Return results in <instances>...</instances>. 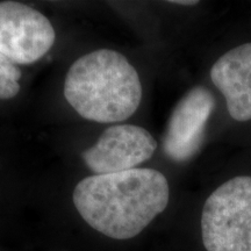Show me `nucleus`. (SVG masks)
Returning <instances> with one entry per match:
<instances>
[{
  "mask_svg": "<svg viewBox=\"0 0 251 251\" xmlns=\"http://www.w3.org/2000/svg\"><path fill=\"white\" fill-rule=\"evenodd\" d=\"M169 198L168 180L153 169L90 176L72 196L86 224L114 240L137 236L165 211Z\"/></svg>",
  "mask_w": 251,
  "mask_h": 251,
  "instance_id": "nucleus-1",
  "label": "nucleus"
},
{
  "mask_svg": "<svg viewBox=\"0 0 251 251\" xmlns=\"http://www.w3.org/2000/svg\"><path fill=\"white\" fill-rule=\"evenodd\" d=\"M64 97L86 120L112 124L137 111L142 85L136 69L124 55L100 49L71 65L65 77Z\"/></svg>",
  "mask_w": 251,
  "mask_h": 251,
  "instance_id": "nucleus-2",
  "label": "nucleus"
},
{
  "mask_svg": "<svg viewBox=\"0 0 251 251\" xmlns=\"http://www.w3.org/2000/svg\"><path fill=\"white\" fill-rule=\"evenodd\" d=\"M207 251H251V176H237L207 198L201 214Z\"/></svg>",
  "mask_w": 251,
  "mask_h": 251,
  "instance_id": "nucleus-3",
  "label": "nucleus"
},
{
  "mask_svg": "<svg viewBox=\"0 0 251 251\" xmlns=\"http://www.w3.org/2000/svg\"><path fill=\"white\" fill-rule=\"evenodd\" d=\"M54 42V27L42 13L21 2H0V52L14 64L39 61Z\"/></svg>",
  "mask_w": 251,
  "mask_h": 251,
  "instance_id": "nucleus-4",
  "label": "nucleus"
},
{
  "mask_svg": "<svg viewBox=\"0 0 251 251\" xmlns=\"http://www.w3.org/2000/svg\"><path fill=\"white\" fill-rule=\"evenodd\" d=\"M157 142L152 135L134 125L112 126L98 142L83 152V159L96 175L119 174L136 169L155 152Z\"/></svg>",
  "mask_w": 251,
  "mask_h": 251,
  "instance_id": "nucleus-5",
  "label": "nucleus"
},
{
  "mask_svg": "<svg viewBox=\"0 0 251 251\" xmlns=\"http://www.w3.org/2000/svg\"><path fill=\"white\" fill-rule=\"evenodd\" d=\"M214 107V96L206 87H193L185 94L176 105L163 137L166 156L172 161L185 162L197 153Z\"/></svg>",
  "mask_w": 251,
  "mask_h": 251,
  "instance_id": "nucleus-6",
  "label": "nucleus"
},
{
  "mask_svg": "<svg viewBox=\"0 0 251 251\" xmlns=\"http://www.w3.org/2000/svg\"><path fill=\"white\" fill-rule=\"evenodd\" d=\"M211 79L225 96L234 120H251V42L230 49L214 63Z\"/></svg>",
  "mask_w": 251,
  "mask_h": 251,
  "instance_id": "nucleus-7",
  "label": "nucleus"
},
{
  "mask_svg": "<svg viewBox=\"0 0 251 251\" xmlns=\"http://www.w3.org/2000/svg\"><path fill=\"white\" fill-rule=\"evenodd\" d=\"M20 69L0 52V99L14 98L20 91Z\"/></svg>",
  "mask_w": 251,
  "mask_h": 251,
  "instance_id": "nucleus-8",
  "label": "nucleus"
},
{
  "mask_svg": "<svg viewBox=\"0 0 251 251\" xmlns=\"http://www.w3.org/2000/svg\"><path fill=\"white\" fill-rule=\"evenodd\" d=\"M170 2L175 5H183V6H194L199 4V1H193V0H188V1H170Z\"/></svg>",
  "mask_w": 251,
  "mask_h": 251,
  "instance_id": "nucleus-9",
  "label": "nucleus"
}]
</instances>
